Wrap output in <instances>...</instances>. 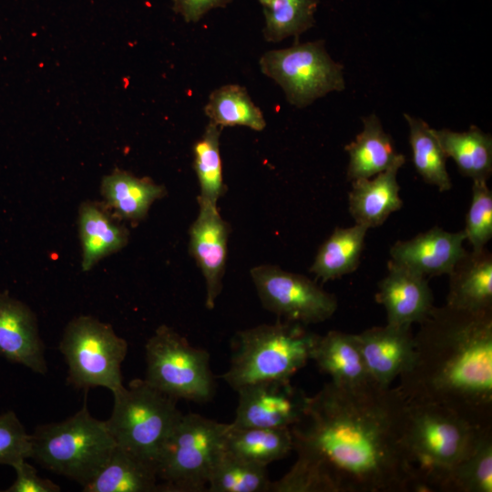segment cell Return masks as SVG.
Returning a JSON list of instances; mask_svg holds the SVG:
<instances>
[{
	"label": "cell",
	"instance_id": "obj_1",
	"mask_svg": "<svg viewBox=\"0 0 492 492\" xmlns=\"http://www.w3.org/2000/svg\"><path fill=\"white\" fill-rule=\"evenodd\" d=\"M407 405L397 387L325 384L291 427L297 459L282 477L283 488L414 491L415 468L404 440Z\"/></svg>",
	"mask_w": 492,
	"mask_h": 492
},
{
	"label": "cell",
	"instance_id": "obj_2",
	"mask_svg": "<svg viewBox=\"0 0 492 492\" xmlns=\"http://www.w3.org/2000/svg\"><path fill=\"white\" fill-rule=\"evenodd\" d=\"M418 324L397 386L406 403L439 405L492 426V312L434 306Z\"/></svg>",
	"mask_w": 492,
	"mask_h": 492
},
{
	"label": "cell",
	"instance_id": "obj_3",
	"mask_svg": "<svg viewBox=\"0 0 492 492\" xmlns=\"http://www.w3.org/2000/svg\"><path fill=\"white\" fill-rule=\"evenodd\" d=\"M318 338L303 324L288 321L240 331L222 379L236 392L256 383L291 380L312 359Z\"/></svg>",
	"mask_w": 492,
	"mask_h": 492
},
{
	"label": "cell",
	"instance_id": "obj_4",
	"mask_svg": "<svg viewBox=\"0 0 492 492\" xmlns=\"http://www.w3.org/2000/svg\"><path fill=\"white\" fill-rule=\"evenodd\" d=\"M407 405L404 440L415 468L414 491H435L439 477L468 454L486 427L439 405Z\"/></svg>",
	"mask_w": 492,
	"mask_h": 492
},
{
	"label": "cell",
	"instance_id": "obj_5",
	"mask_svg": "<svg viewBox=\"0 0 492 492\" xmlns=\"http://www.w3.org/2000/svg\"><path fill=\"white\" fill-rule=\"evenodd\" d=\"M31 437V458L82 487L94 478L117 446L106 421L90 415L86 400L72 416L39 425Z\"/></svg>",
	"mask_w": 492,
	"mask_h": 492
},
{
	"label": "cell",
	"instance_id": "obj_6",
	"mask_svg": "<svg viewBox=\"0 0 492 492\" xmlns=\"http://www.w3.org/2000/svg\"><path fill=\"white\" fill-rule=\"evenodd\" d=\"M112 395L113 408L106 424L117 446L156 469L163 446L183 415L178 400L145 379H133Z\"/></svg>",
	"mask_w": 492,
	"mask_h": 492
},
{
	"label": "cell",
	"instance_id": "obj_7",
	"mask_svg": "<svg viewBox=\"0 0 492 492\" xmlns=\"http://www.w3.org/2000/svg\"><path fill=\"white\" fill-rule=\"evenodd\" d=\"M229 424L194 413L183 414L157 463L159 491L201 492L226 449Z\"/></svg>",
	"mask_w": 492,
	"mask_h": 492
},
{
	"label": "cell",
	"instance_id": "obj_8",
	"mask_svg": "<svg viewBox=\"0 0 492 492\" xmlns=\"http://www.w3.org/2000/svg\"><path fill=\"white\" fill-rule=\"evenodd\" d=\"M128 343L113 327L91 315L73 318L66 326L59 351L67 365V382L87 390L104 387L118 392L124 387L121 365Z\"/></svg>",
	"mask_w": 492,
	"mask_h": 492
},
{
	"label": "cell",
	"instance_id": "obj_9",
	"mask_svg": "<svg viewBox=\"0 0 492 492\" xmlns=\"http://www.w3.org/2000/svg\"><path fill=\"white\" fill-rule=\"evenodd\" d=\"M145 380L176 399L203 403L215 393L208 351L192 346L166 324L159 325L145 344Z\"/></svg>",
	"mask_w": 492,
	"mask_h": 492
},
{
	"label": "cell",
	"instance_id": "obj_10",
	"mask_svg": "<svg viewBox=\"0 0 492 492\" xmlns=\"http://www.w3.org/2000/svg\"><path fill=\"white\" fill-rule=\"evenodd\" d=\"M261 72L277 83L293 107L305 108L316 99L345 88L343 67L332 59L323 40L295 43L265 52Z\"/></svg>",
	"mask_w": 492,
	"mask_h": 492
},
{
	"label": "cell",
	"instance_id": "obj_11",
	"mask_svg": "<svg viewBox=\"0 0 492 492\" xmlns=\"http://www.w3.org/2000/svg\"><path fill=\"white\" fill-rule=\"evenodd\" d=\"M250 273L263 307L288 322L322 323L337 309L336 297L304 275L270 264L255 266Z\"/></svg>",
	"mask_w": 492,
	"mask_h": 492
},
{
	"label": "cell",
	"instance_id": "obj_12",
	"mask_svg": "<svg viewBox=\"0 0 492 492\" xmlns=\"http://www.w3.org/2000/svg\"><path fill=\"white\" fill-rule=\"evenodd\" d=\"M237 393L233 427L291 428L302 417L309 401L291 380L256 383Z\"/></svg>",
	"mask_w": 492,
	"mask_h": 492
},
{
	"label": "cell",
	"instance_id": "obj_13",
	"mask_svg": "<svg viewBox=\"0 0 492 492\" xmlns=\"http://www.w3.org/2000/svg\"><path fill=\"white\" fill-rule=\"evenodd\" d=\"M198 203V216L189 230V252L204 277L205 305L211 310L222 289L231 228L217 205Z\"/></svg>",
	"mask_w": 492,
	"mask_h": 492
},
{
	"label": "cell",
	"instance_id": "obj_14",
	"mask_svg": "<svg viewBox=\"0 0 492 492\" xmlns=\"http://www.w3.org/2000/svg\"><path fill=\"white\" fill-rule=\"evenodd\" d=\"M0 355L34 373L47 372L36 314L7 292H0Z\"/></svg>",
	"mask_w": 492,
	"mask_h": 492
},
{
	"label": "cell",
	"instance_id": "obj_15",
	"mask_svg": "<svg viewBox=\"0 0 492 492\" xmlns=\"http://www.w3.org/2000/svg\"><path fill=\"white\" fill-rule=\"evenodd\" d=\"M377 302L386 313L388 324L411 327L433 309V293L423 275L392 260L387 273L378 283Z\"/></svg>",
	"mask_w": 492,
	"mask_h": 492
},
{
	"label": "cell",
	"instance_id": "obj_16",
	"mask_svg": "<svg viewBox=\"0 0 492 492\" xmlns=\"http://www.w3.org/2000/svg\"><path fill=\"white\" fill-rule=\"evenodd\" d=\"M371 380L387 387L408 367L414 353L411 327L386 323L354 333Z\"/></svg>",
	"mask_w": 492,
	"mask_h": 492
},
{
	"label": "cell",
	"instance_id": "obj_17",
	"mask_svg": "<svg viewBox=\"0 0 492 492\" xmlns=\"http://www.w3.org/2000/svg\"><path fill=\"white\" fill-rule=\"evenodd\" d=\"M464 231L451 232L437 226L390 249L391 260L424 277L449 274L466 253Z\"/></svg>",
	"mask_w": 492,
	"mask_h": 492
},
{
	"label": "cell",
	"instance_id": "obj_18",
	"mask_svg": "<svg viewBox=\"0 0 492 492\" xmlns=\"http://www.w3.org/2000/svg\"><path fill=\"white\" fill-rule=\"evenodd\" d=\"M402 166L395 164L374 177L351 181L349 212L356 224L367 229L381 226L393 212L402 208L397 182V172Z\"/></svg>",
	"mask_w": 492,
	"mask_h": 492
},
{
	"label": "cell",
	"instance_id": "obj_19",
	"mask_svg": "<svg viewBox=\"0 0 492 492\" xmlns=\"http://www.w3.org/2000/svg\"><path fill=\"white\" fill-rule=\"evenodd\" d=\"M449 275L446 304L469 312H492V255L486 248L466 251Z\"/></svg>",
	"mask_w": 492,
	"mask_h": 492
},
{
	"label": "cell",
	"instance_id": "obj_20",
	"mask_svg": "<svg viewBox=\"0 0 492 492\" xmlns=\"http://www.w3.org/2000/svg\"><path fill=\"white\" fill-rule=\"evenodd\" d=\"M364 128L344 149L349 155L347 179H367L395 164H405V157L398 153L394 141L375 114L363 118Z\"/></svg>",
	"mask_w": 492,
	"mask_h": 492
},
{
	"label": "cell",
	"instance_id": "obj_21",
	"mask_svg": "<svg viewBox=\"0 0 492 492\" xmlns=\"http://www.w3.org/2000/svg\"><path fill=\"white\" fill-rule=\"evenodd\" d=\"M77 216L83 272L90 271L100 260L127 246L128 230L115 222L105 207L94 201H84Z\"/></svg>",
	"mask_w": 492,
	"mask_h": 492
},
{
	"label": "cell",
	"instance_id": "obj_22",
	"mask_svg": "<svg viewBox=\"0 0 492 492\" xmlns=\"http://www.w3.org/2000/svg\"><path fill=\"white\" fill-rule=\"evenodd\" d=\"M100 192L108 209L130 221L144 220L151 205L167 194L164 186L121 169L103 177Z\"/></svg>",
	"mask_w": 492,
	"mask_h": 492
},
{
	"label": "cell",
	"instance_id": "obj_23",
	"mask_svg": "<svg viewBox=\"0 0 492 492\" xmlns=\"http://www.w3.org/2000/svg\"><path fill=\"white\" fill-rule=\"evenodd\" d=\"M311 360L334 384L354 386L373 382L354 333L330 331L319 335Z\"/></svg>",
	"mask_w": 492,
	"mask_h": 492
},
{
	"label": "cell",
	"instance_id": "obj_24",
	"mask_svg": "<svg viewBox=\"0 0 492 492\" xmlns=\"http://www.w3.org/2000/svg\"><path fill=\"white\" fill-rule=\"evenodd\" d=\"M154 466L116 446L84 492H157L159 483Z\"/></svg>",
	"mask_w": 492,
	"mask_h": 492
},
{
	"label": "cell",
	"instance_id": "obj_25",
	"mask_svg": "<svg viewBox=\"0 0 492 492\" xmlns=\"http://www.w3.org/2000/svg\"><path fill=\"white\" fill-rule=\"evenodd\" d=\"M433 133L446 158H452L460 173L473 180H487L492 173V137L476 126L464 132L448 128Z\"/></svg>",
	"mask_w": 492,
	"mask_h": 492
},
{
	"label": "cell",
	"instance_id": "obj_26",
	"mask_svg": "<svg viewBox=\"0 0 492 492\" xmlns=\"http://www.w3.org/2000/svg\"><path fill=\"white\" fill-rule=\"evenodd\" d=\"M435 491L492 492V426L482 429L468 454L439 477Z\"/></svg>",
	"mask_w": 492,
	"mask_h": 492
},
{
	"label": "cell",
	"instance_id": "obj_27",
	"mask_svg": "<svg viewBox=\"0 0 492 492\" xmlns=\"http://www.w3.org/2000/svg\"><path fill=\"white\" fill-rule=\"evenodd\" d=\"M367 231V228L356 223L348 228H335L320 246L310 272L323 282L354 272L364 247Z\"/></svg>",
	"mask_w": 492,
	"mask_h": 492
},
{
	"label": "cell",
	"instance_id": "obj_28",
	"mask_svg": "<svg viewBox=\"0 0 492 492\" xmlns=\"http://www.w3.org/2000/svg\"><path fill=\"white\" fill-rule=\"evenodd\" d=\"M226 450L246 460L268 466L293 450L291 428L233 427L226 434Z\"/></svg>",
	"mask_w": 492,
	"mask_h": 492
},
{
	"label": "cell",
	"instance_id": "obj_29",
	"mask_svg": "<svg viewBox=\"0 0 492 492\" xmlns=\"http://www.w3.org/2000/svg\"><path fill=\"white\" fill-rule=\"evenodd\" d=\"M209 122L220 127L243 126L255 131L266 127L261 109L252 101L247 89L227 84L214 89L204 107Z\"/></svg>",
	"mask_w": 492,
	"mask_h": 492
},
{
	"label": "cell",
	"instance_id": "obj_30",
	"mask_svg": "<svg viewBox=\"0 0 492 492\" xmlns=\"http://www.w3.org/2000/svg\"><path fill=\"white\" fill-rule=\"evenodd\" d=\"M409 127V143L412 149L414 166L428 184L437 187L440 191L452 188L446 170V156L433 133V128L418 118L404 114Z\"/></svg>",
	"mask_w": 492,
	"mask_h": 492
},
{
	"label": "cell",
	"instance_id": "obj_31",
	"mask_svg": "<svg viewBox=\"0 0 492 492\" xmlns=\"http://www.w3.org/2000/svg\"><path fill=\"white\" fill-rule=\"evenodd\" d=\"M264 15L263 36L278 43L293 36L295 40L313 26L318 0H258Z\"/></svg>",
	"mask_w": 492,
	"mask_h": 492
},
{
	"label": "cell",
	"instance_id": "obj_32",
	"mask_svg": "<svg viewBox=\"0 0 492 492\" xmlns=\"http://www.w3.org/2000/svg\"><path fill=\"white\" fill-rule=\"evenodd\" d=\"M267 466L227 451L216 462L207 486L210 492H269Z\"/></svg>",
	"mask_w": 492,
	"mask_h": 492
},
{
	"label": "cell",
	"instance_id": "obj_33",
	"mask_svg": "<svg viewBox=\"0 0 492 492\" xmlns=\"http://www.w3.org/2000/svg\"><path fill=\"white\" fill-rule=\"evenodd\" d=\"M221 129L209 122L193 145V169L200 184L198 201L214 205L226 192L220 152Z\"/></svg>",
	"mask_w": 492,
	"mask_h": 492
},
{
	"label": "cell",
	"instance_id": "obj_34",
	"mask_svg": "<svg viewBox=\"0 0 492 492\" xmlns=\"http://www.w3.org/2000/svg\"><path fill=\"white\" fill-rule=\"evenodd\" d=\"M487 181L473 180L471 203L463 230L473 251L485 249L492 238V192Z\"/></svg>",
	"mask_w": 492,
	"mask_h": 492
},
{
	"label": "cell",
	"instance_id": "obj_35",
	"mask_svg": "<svg viewBox=\"0 0 492 492\" xmlns=\"http://www.w3.org/2000/svg\"><path fill=\"white\" fill-rule=\"evenodd\" d=\"M32 437L13 411L0 415V464L12 467L31 458Z\"/></svg>",
	"mask_w": 492,
	"mask_h": 492
},
{
	"label": "cell",
	"instance_id": "obj_36",
	"mask_svg": "<svg viewBox=\"0 0 492 492\" xmlns=\"http://www.w3.org/2000/svg\"><path fill=\"white\" fill-rule=\"evenodd\" d=\"M16 477L5 492H60V487L52 480L37 475L36 469L26 460L13 466Z\"/></svg>",
	"mask_w": 492,
	"mask_h": 492
},
{
	"label": "cell",
	"instance_id": "obj_37",
	"mask_svg": "<svg viewBox=\"0 0 492 492\" xmlns=\"http://www.w3.org/2000/svg\"><path fill=\"white\" fill-rule=\"evenodd\" d=\"M233 0H172L173 10L188 23H196L215 8H223Z\"/></svg>",
	"mask_w": 492,
	"mask_h": 492
}]
</instances>
